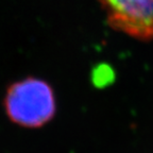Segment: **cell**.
Masks as SVG:
<instances>
[{
    "label": "cell",
    "instance_id": "6da1fadb",
    "mask_svg": "<svg viewBox=\"0 0 153 153\" xmlns=\"http://www.w3.org/2000/svg\"><path fill=\"white\" fill-rule=\"evenodd\" d=\"M7 117L24 128H41L54 117L55 97L51 86L37 78L14 83L4 98Z\"/></svg>",
    "mask_w": 153,
    "mask_h": 153
},
{
    "label": "cell",
    "instance_id": "7a4b0ae2",
    "mask_svg": "<svg viewBox=\"0 0 153 153\" xmlns=\"http://www.w3.org/2000/svg\"><path fill=\"white\" fill-rule=\"evenodd\" d=\"M111 26L135 37L153 38V0H100Z\"/></svg>",
    "mask_w": 153,
    "mask_h": 153
}]
</instances>
